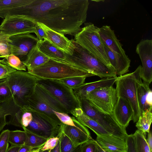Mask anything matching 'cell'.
<instances>
[{
	"instance_id": "cell-22",
	"label": "cell",
	"mask_w": 152,
	"mask_h": 152,
	"mask_svg": "<svg viewBox=\"0 0 152 152\" xmlns=\"http://www.w3.org/2000/svg\"><path fill=\"white\" fill-rule=\"evenodd\" d=\"M80 123L93 131L97 135H111L96 121L85 114L80 107L71 113Z\"/></svg>"
},
{
	"instance_id": "cell-39",
	"label": "cell",
	"mask_w": 152,
	"mask_h": 152,
	"mask_svg": "<svg viewBox=\"0 0 152 152\" xmlns=\"http://www.w3.org/2000/svg\"><path fill=\"white\" fill-rule=\"evenodd\" d=\"M54 112L61 122L65 124L73 126H76L72 117L68 114L54 111Z\"/></svg>"
},
{
	"instance_id": "cell-25",
	"label": "cell",
	"mask_w": 152,
	"mask_h": 152,
	"mask_svg": "<svg viewBox=\"0 0 152 152\" xmlns=\"http://www.w3.org/2000/svg\"><path fill=\"white\" fill-rule=\"evenodd\" d=\"M34 93L54 111L68 114L64 107L55 98L37 83Z\"/></svg>"
},
{
	"instance_id": "cell-10",
	"label": "cell",
	"mask_w": 152,
	"mask_h": 152,
	"mask_svg": "<svg viewBox=\"0 0 152 152\" xmlns=\"http://www.w3.org/2000/svg\"><path fill=\"white\" fill-rule=\"evenodd\" d=\"M25 106L31 112L33 116L32 120L26 127L27 129L47 139L58 136L61 131L60 126L43 114Z\"/></svg>"
},
{
	"instance_id": "cell-29",
	"label": "cell",
	"mask_w": 152,
	"mask_h": 152,
	"mask_svg": "<svg viewBox=\"0 0 152 152\" xmlns=\"http://www.w3.org/2000/svg\"><path fill=\"white\" fill-rule=\"evenodd\" d=\"M152 121V109L149 110L142 113L137 122L136 126L138 129L144 133L149 132Z\"/></svg>"
},
{
	"instance_id": "cell-40",
	"label": "cell",
	"mask_w": 152,
	"mask_h": 152,
	"mask_svg": "<svg viewBox=\"0 0 152 152\" xmlns=\"http://www.w3.org/2000/svg\"><path fill=\"white\" fill-rule=\"evenodd\" d=\"M59 140L58 136L53 137L47 139L41 149V151L51 150L56 146Z\"/></svg>"
},
{
	"instance_id": "cell-44",
	"label": "cell",
	"mask_w": 152,
	"mask_h": 152,
	"mask_svg": "<svg viewBox=\"0 0 152 152\" xmlns=\"http://www.w3.org/2000/svg\"><path fill=\"white\" fill-rule=\"evenodd\" d=\"M10 130L8 129L3 130L0 134V150L8 142Z\"/></svg>"
},
{
	"instance_id": "cell-1",
	"label": "cell",
	"mask_w": 152,
	"mask_h": 152,
	"mask_svg": "<svg viewBox=\"0 0 152 152\" xmlns=\"http://www.w3.org/2000/svg\"><path fill=\"white\" fill-rule=\"evenodd\" d=\"M88 0H29L16 12L64 35L75 36L86 20Z\"/></svg>"
},
{
	"instance_id": "cell-41",
	"label": "cell",
	"mask_w": 152,
	"mask_h": 152,
	"mask_svg": "<svg viewBox=\"0 0 152 152\" xmlns=\"http://www.w3.org/2000/svg\"><path fill=\"white\" fill-rule=\"evenodd\" d=\"M126 146V152H138L136 146L133 134L128 135L125 139Z\"/></svg>"
},
{
	"instance_id": "cell-30",
	"label": "cell",
	"mask_w": 152,
	"mask_h": 152,
	"mask_svg": "<svg viewBox=\"0 0 152 152\" xmlns=\"http://www.w3.org/2000/svg\"><path fill=\"white\" fill-rule=\"evenodd\" d=\"M0 63L17 70L26 71L25 64L18 57L12 54L0 60Z\"/></svg>"
},
{
	"instance_id": "cell-43",
	"label": "cell",
	"mask_w": 152,
	"mask_h": 152,
	"mask_svg": "<svg viewBox=\"0 0 152 152\" xmlns=\"http://www.w3.org/2000/svg\"><path fill=\"white\" fill-rule=\"evenodd\" d=\"M34 33L36 34L37 37L39 41H41L43 40H46L49 42L45 32L37 23L36 26Z\"/></svg>"
},
{
	"instance_id": "cell-33",
	"label": "cell",
	"mask_w": 152,
	"mask_h": 152,
	"mask_svg": "<svg viewBox=\"0 0 152 152\" xmlns=\"http://www.w3.org/2000/svg\"><path fill=\"white\" fill-rule=\"evenodd\" d=\"M26 138V133L24 131L10 130L8 142L11 145L21 146L24 145Z\"/></svg>"
},
{
	"instance_id": "cell-47",
	"label": "cell",
	"mask_w": 152,
	"mask_h": 152,
	"mask_svg": "<svg viewBox=\"0 0 152 152\" xmlns=\"http://www.w3.org/2000/svg\"><path fill=\"white\" fill-rule=\"evenodd\" d=\"M21 146L11 145L8 148L7 152H18Z\"/></svg>"
},
{
	"instance_id": "cell-20",
	"label": "cell",
	"mask_w": 152,
	"mask_h": 152,
	"mask_svg": "<svg viewBox=\"0 0 152 152\" xmlns=\"http://www.w3.org/2000/svg\"><path fill=\"white\" fill-rule=\"evenodd\" d=\"M96 141L107 152H126L125 140L112 135H97Z\"/></svg>"
},
{
	"instance_id": "cell-38",
	"label": "cell",
	"mask_w": 152,
	"mask_h": 152,
	"mask_svg": "<svg viewBox=\"0 0 152 152\" xmlns=\"http://www.w3.org/2000/svg\"><path fill=\"white\" fill-rule=\"evenodd\" d=\"M80 152H97L96 140H90L80 145Z\"/></svg>"
},
{
	"instance_id": "cell-28",
	"label": "cell",
	"mask_w": 152,
	"mask_h": 152,
	"mask_svg": "<svg viewBox=\"0 0 152 152\" xmlns=\"http://www.w3.org/2000/svg\"><path fill=\"white\" fill-rule=\"evenodd\" d=\"M20 108L15 104L13 98L6 102L0 103V132L7 124L6 116L14 115Z\"/></svg>"
},
{
	"instance_id": "cell-14",
	"label": "cell",
	"mask_w": 152,
	"mask_h": 152,
	"mask_svg": "<svg viewBox=\"0 0 152 152\" xmlns=\"http://www.w3.org/2000/svg\"><path fill=\"white\" fill-rule=\"evenodd\" d=\"M76 126L66 125L63 123L60 130L70 140L74 147H77L90 140L93 139L86 127L74 117H72Z\"/></svg>"
},
{
	"instance_id": "cell-13",
	"label": "cell",
	"mask_w": 152,
	"mask_h": 152,
	"mask_svg": "<svg viewBox=\"0 0 152 152\" xmlns=\"http://www.w3.org/2000/svg\"><path fill=\"white\" fill-rule=\"evenodd\" d=\"M9 43L11 54L18 57L23 62L29 51L37 45L39 42L37 37L30 34L10 36Z\"/></svg>"
},
{
	"instance_id": "cell-36",
	"label": "cell",
	"mask_w": 152,
	"mask_h": 152,
	"mask_svg": "<svg viewBox=\"0 0 152 152\" xmlns=\"http://www.w3.org/2000/svg\"><path fill=\"white\" fill-rule=\"evenodd\" d=\"M10 36L0 35V55L3 58L11 54V47L9 43L11 42Z\"/></svg>"
},
{
	"instance_id": "cell-15",
	"label": "cell",
	"mask_w": 152,
	"mask_h": 152,
	"mask_svg": "<svg viewBox=\"0 0 152 152\" xmlns=\"http://www.w3.org/2000/svg\"><path fill=\"white\" fill-rule=\"evenodd\" d=\"M37 23L45 32L50 42L65 53L70 55L72 54L74 47L71 40L64 35L50 29L44 24Z\"/></svg>"
},
{
	"instance_id": "cell-16",
	"label": "cell",
	"mask_w": 152,
	"mask_h": 152,
	"mask_svg": "<svg viewBox=\"0 0 152 152\" xmlns=\"http://www.w3.org/2000/svg\"><path fill=\"white\" fill-rule=\"evenodd\" d=\"M102 41L108 60L111 66L115 71L116 75L120 76L129 72L131 60L128 56H123L112 51Z\"/></svg>"
},
{
	"instance_id": "cell-53",
	"label": "cell",
	"mask_w": 152,
	"mask_h": 152,
	"mask_svg": "<svg viewBox=\"0 0 152 152\" xmlns=\"http://www.w3.org/2000/svg\"><path fill=\"white\" fill-rule=\"evenodd\" d=\"M80 148H79L76 151V152H80Z\"/></svg>"
},
{
	"instance_id": "cell-51",
	"label": "cell",
	"mask_w": 152,
	"mask_h": 152,
	"mask_svg": "<svg viewBox=\"0 0 152 152\" xmlns=\"http://www.w3.org/2000/svg\"><path fill=\"white\" fill-rule=\"evenodd\" d=\"M42 147H40V148H38L37 149H36L33 151H31V152H39Z\"/></svg>"
},
{
	"instance_id": "cell-27",
	"label": "cell",
	"mask_w": 152,
	"mask_h": 152,
	"mask_svg": "<svg viewBox=\"0 0 152 152\" xmlns=\"http://www.w3.org/2000/svg\"><path fill=\"white\" fill-rule=\"evenodd\" d=\"M37 46L40 51L50 58L65 60V53L57 48L49 41L46 40L39 41Z\"/></svg>"
},
{
	"instance_id": "cell-11",
	"label": "cell",
	"mask_w": 152,
	"mask_h": 152,
	"mask_svg": "<svg viewBox=\"0 0 152 152\" xmlns=\"http://www.w3.org/2000/svg\"><path fill=\"white\" fill-rule=\"evenodd\" d=\"M86 99L101 110L113 115L118 97L115 89L113 86L92 91L88 95Z\"/></svg>"
},
{
	"instance_id": "cell-42",
	"label": "cell",
	"mask_w": 152,
	"mask_h": 152,
	"mask_svg": "<svg viewBox=\"0 0 152 152\" xmlns=\"http://www.w3.org/2000/svg\"><path fill=\"white\" fill-rule=\"evenodd\" d=\"M16 70L0 63V80L5 79L10 73Z\"/></svg>"
},
{
	"instance_id": "cell-19",
	"label": "cell",
	"mask_w": 152,
	"mask_h": 152,
	"mask_svg": "<svg viewBox=\"0 0 152 152\" xmlns=\"http://www.w3.org/2000/svg\"><path fill=\"white\" fill-rule=\"evenodd\" d=\"M26 106L45 115L57 125L60 126L62 124L54 113V110L34 93L28 99Z\"/></svg>"
},
{
	"instance_id": "cell-35",
	"label": "cell",
	"mask_w": 152,
	"mask_h": 152,
	"mask_svg": "<svg viewBox=\"0 0 152 152\" xmlns=\"http://www.w3.org/2000/svg\"><path fill=\"white\" fill-rule=\"evenodd\" d=\"M86 78L84 77H73L65 78L58 80L69 88L73 89L84 83Z\"/></svg>"
},
{
	"instance_id": "cell-21",
	"label": "cell",
	"mask_w": 152,
	"mask_h": 152,
	"mask_svg": "<svg viewBox=\"0 0 152 152\" xmlns=\"http://www.w3.org/2000/svg\"><path fill=\"white\" fill-rule=\"evenodd\" d=\"M99 34L102 40L112 51L123 56H127L110 26H104L100 28Z\"/></svg>"
},
{
	"instance_id": "cell-2",
	"label": "cell",
	"mask_w": 152,
	"mask_h": 152,
	"mask_svg": "<svg viewBox=\"0 0 152 152\" xmlns=\"http://www.w3.org/2000/svg\"><path fill=\"white\" fill-rule=\"evenodd\" d=\"M71 40L74 47L73 53L70 55L65 53L64 61L102 79L117 77L113 68L95 57L74 39Z\"/></svg>"
},
{
	"instance_id": "cell-12",
	"label": "cell",
	"mask_w": 152,
	"mask_h": 152,
	"mask_svg": "<svg viewBox=\"0 0 152 152\" xmlns=\"http://www.w3.org/2000/svg\"><path fill=\"white\" fill-rule=\"evenodd\" d=\"M136 51L142 66L140 76L143 82L150 85L152 81V40L143 39L137 45Z\"/></svg>"
},
{
	"instance_id": "cell-31",
	"label": "cell",
	"mask_w": 152,
	"mask_h": 152,
	"mask_svg": "<svg viewBox=\"0 0 152 152\" xmlns=\"http://www.w3.org/2000/svg\"><path fill=\"white\" fill-rule=\"evenodd\" d=\"M23 128L26 135L25 145L31 146H39L44 145L47 140V139L30 131L25 127Z\"/></svg>"
},
{
	"instance_id": "cell-4",
	"label": "cell",
	"mask_w": 152,
	"mask_h": 152,
	"mask_svg": "<svg viewBox=\"0 0 152 152\" xmlns=\"http://www.w3.org/2000/svg\"><path fill=\"white\" fill-rule=\"evenodd\" d=\"M27 72L38 78L57 80L73 77L95 76L64 61L52 58L43 65Z\"/></svg>"
},
{
	"instance_id": "cell-54",
	"label": "cell",
	"mask_w": 152,
	"mask_h": 152,
	"mask_svg": "<svg viewBox=\"0 0 152 152\" xmlns=\"http://www.w3.org/2000/svg\"><path fill=\"white\" fill-rule=\"evenodd\" d=\"M0 58H3V57L1 55H0Z\"/></svg>"
},
{
	"instance_id": "cell-7",
	"label": "cell",
	"mask_w": 152,
	"mask_h": 152,
	"mask_svg": "<svg viewBox=\"0 0 152 152\" xmlns=\"http://www.w3.org/2000/svg\"><path fill=\"white\" fill-rule=\"evenodd\" d=\"M79 100L80 107L85 114L96 121L111 135L125 140L128 135L126 128L118 123L113 115L101 110L87 99Z\"/></svg>"
},
{
	"instance_id": "cell-49",
	"label": "cell",
	"mask_w": 152,
	"mask_h": 152,
	"mask_svg": "<svg viewBox=\"0 0 152 152\" xmlns=\"http://www.w3.org/2000/svg\"><path fill=\"white\" fill-rule=\"evenodd\" d=\"M96 141L97 152H107L102 148L101 146L96 140Z\"/></svg>"
},
{
	"instance_id": "cell-37",
	"label": "cell",
	"mask_w": 152,
	"mask_h": 152,
	"mask_svg": "<svg viewBox=\"0 0 152 152\" xmlns=\"http://www.w3.org/2000/svg\"><path fill=\"white\" fill-rule=\"evenodd\" d=\"M4 79L0 80V103L6 102L13 98L11 91Z\"/></svg>"
},
{
	"instance_id": "cell-6",
	"label": "cell",
	"mask_w": 152,
	"mask_h": 152,
	"mask_svg": "<svg viewBox=\"0 0 152 152\" xmlns=\"http://www.w3.org/2000/svg\"><path fill=\"white\" fill-rule=\"evenodd\" d=\"M99 28L91 23H85L84 26L75 36L74 39L95 57L108 66L112 68L99 34Z\"/></svg>"
},
{
	"instance_id": "cell-5",
	"label": "cell",
	"mask_w": 152,
	"mask_h": 152,
	"mask_svg": "<svg viewBox=\"0 0 152 152\" xmlns=\"http://www.w3.org/2000/svg\"><path fill=\"white\" fill-rule=\"evenodd\" d=\"M142 66L139 65L133 72L117 77L115 81L117 97L126 100L133 113L132 121L137 122L140 115L137 99V90L142 83L140 73Z\"/></svg>"
},
{
	"instance_id": "cell-52",
	"label": "cell",
	"mask_w": 152,
	"mask_h": 152,
	"mask_svg": "<svg viewBox=\"0 0 152 152\" xmlns=\"http://www.w3.org/2000/svg\"><path fill=\"white\" fill-rule=\"evenodd\" d=\"M50 150H46L44 151H41L40 150L39 152H50Z\"/></svg>"
},
{
	"instance_id": "cell-24",
	"label": "cell",
	"mask_w": 152,
	"mask_h": 152,
	"mask_svg": "<svg viewBox=\"0 0 152 152\" xmlns=\"http://www.w3.org/2000/svg\"><path fill=\"white\" fill-rule=\"evenodd\" d=\"M49 59V58L39 50L37 45L29 51L23 62L28 71L43 65Z\"/></svg>"
},
{
	"instance_id": "cell-9",
	"label": "cell",
	"mask_w": 152,
	"mask_h": 152,
	"mask_svg": "<svg viewBox=\"0 0 152 152\" xmlns=\"http://www.w3.org/2000/svg\"><path fill=\"white\" fill-rule=\"evenodd\" d=\"M37 23L22 15L8 16L0 25V35L11 36L35 33Z\"/></svg>"
},
{
	"instance_id": "cell-23",
	"label": "cell",
	"mask_w": 152,
	"mask_h": 152,
	"mask_svg": "<svg viewBox=\"0 0 152 152\" xmlns=\"http://www.w3.org/2000/svg\"><path fill=\"white\" fill-rule=\"evenodd\" d=\"M137 99L140 115L152 109V92L149 84L142 82L137 90Z\"/></svg>"
},
{
	"instance_id": "cell-3",
	"label": "cell",
	"mask_w": 152,
	"mask_h": 152,
	"mask_svg": "<svg viewBox=\"0 0 152 152\" xmlns=\"http://www.w3.org/2000/svg\"><path fill=\"white\" fill-rule=\"evenodd\" d=\"M10 88L15 104L20 108L27 105L34 94L38 78L28 72L16 70L4 79Z\"/></svg>"
},
{
	"instance_id": "cell-17",
	"label": "cell",
	"mask_w": 152,
	"mask_h": 152,
	"mask_svg": "<svg viewBox=\"0 0 152 152\" xmlns=\"http://www.w3.org/2000/svg\"><path fill=\"white\" fill-rule=\"evenodd\" d=\"M133 113L129 103L125 99L118 97L114 107L113 115L118 123L126 128L132 120Z\"/></svg>"
},
{
	"instance_id": "cell-26",
	"label": "cell",
	"mask_w": 152,
	"mask_h": 152,
	"mask_svg": "<svg viewBox=\"0 0 152 152\" xmlns=\"http://www.w3.org/2000/svg\"><path fill=\"white\" fill-rule=\"evenodd\" d=\"M29 0H0V17L13 15L15 11L28 2Z\"/></svg>"
},
{
	"instance_id": "cell-8",
	"label": "cell",
	"mask_w": 152,
	"mask_h": 152,
	"mask_svg": "<svg viewBox=\"0 0 152 152\" xmlns=\"http://www.w3.org/2000/svg\"><path fill=\"white\" fill-rule=\"evenodd\" d=\"M37 83L55 98L68 114L80 107L79 100L74 94L73 89L58 80L38 78Z\"/></svg>"
},
{
	"instance_id": "cell-18",
	"label": "cell",
	"mask_w": 152,
	"mask_h": 152,
	"mask_svg": "<svg viewBox=\"0 0 152 152\" xmlns=\"http://www.w3.org/2000/svg\"><path fill=\"white\" fill-rule=\"evenodd\" d=\"M117 77L104 78L94 82L84 83L79 87L73 89L74 93L79 99H86L89 93L96 90L113 86Z\"/></svg>"
},
{
	"instance_id": "cell-48",
	"label": "cell",
	"mask_w": 152,
	"mask_h": 152,
	"mask_svg": "<svg viewBox=\"0 0 152 152\" xmlns=\"http://www.w3.org/2000/svg\"><path fill=\"white\" fill-rule=\"evenodd\" d=\"M50 152H61L59 140L56 146L54 148L50 150Z\"/></svg>"
},
{
	"instance_id": "cell-32",
	"label": "cell",
	"mask_w": 152,
	"mask_h": 152,
	"mask_svg": "<svg viewBox=\"0 0 152 152\" xmlns=\"http://www.w3.org/2000/svg\"><path fill=\"white\" fill-rule=\"evenodd\" d=\"M136 147L138 152H150L145 133L137 129L133 134Z\"/></svg>"
},
{
	"instance_id": "cell-46",
	"label": "cell",
	"mask_w": 152,
	"mask_h": 152,
	"mask_svg": "<svg viewBox=\"0 0 152 152\" xmlns=\"http://www.w3.org/2000/svg\"><path fill=\"white\" fill-rule=\"evenodd\" d=\"M147 142L149 146L150 152H152V135L151 132L148 133V138L146 139Z\"/></svg>"
},
{
	"instance_id": "cell-50",
	"label": "cell",
	"mask_w": 152,
	"mask_h": 152,
	"mask_svg": "<svg viewBox=\"0 0 152 152\" xmlns=\"http://www.w3.org/2000/svg\"><path fill=\"white\" fill-rule=\"evenodd\" d=\"M9 148V143H7L0 150V152H7Z\"/></svg>"
},
{
	"instance_id": "cell-45",
	"label": "cell",
	"mask_w": 152,
	"mask_h": 152,
	"mask_svg": "<svg viewBox=\"0 0 152 152\" xmlns=\"http://www.w3.org/2000/svg\"><path fill=\"white\" fill-rule=\"evenodd\" d=\"M43 145H42L38 147H34L24 145L21 146L18 152H31L36 149L42 147Z\"/></svg>"
},
{
	"instance_id": "cell-34",
	"label": "cell",
	"mask_w": 152,
	"mask_h": 152,
	"mask_svg": "<svg viewBox=\"0 0 152 152\" xmlns=\"http://www.w3.org/2000/svg\"><path fill=\"white\" fill-rule=\"evenodd\" d=\"M61 152H76L79 148L74 147L69 139L63 132L60 131L59 134Z\"/></svg>"
}]
</instances>
